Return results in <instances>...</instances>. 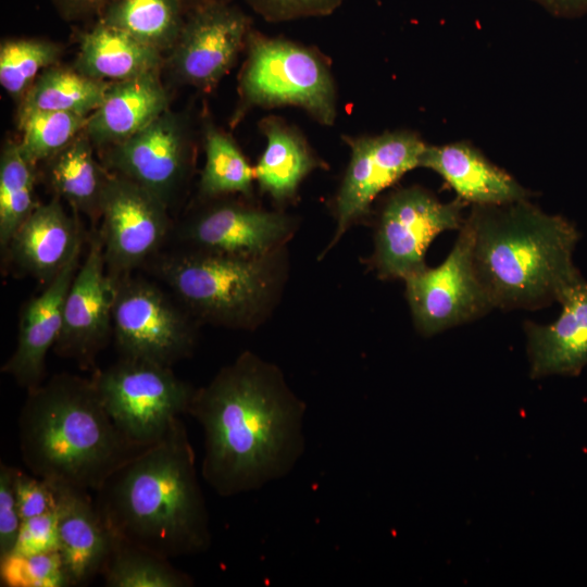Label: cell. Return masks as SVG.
<instances>
[{
    "mask_svg": "<svg viewBox=\"0 0 587 587\" xmlns=\"http://www.w3.org/2000/svg\"><path fill=\"white\" fill-rule=\"evenodd\" d=\"M404 283L414 326L424 337L477 320L494 309L474 267L472 233L465 220L446 260L410 275Z\"/></svg>",
    "mask_w": 587,
    "mask_h": 587,
    "instance_id": "cell-10",
    "label": "cell"
},
{
    "mask_svg": "<svg viewBox=\"0 0 587 587\" xmlns=\"http://www.w3.org/2000/svg\"><path fill=\"white\" fill-rule=\"evenodd\" d=\"M15 494L23 521L54 512L58 495L54 484L38 476H29L17 469Z\"/></svg>",
    "mask_w": 587,
    "mask_h": 587,
    "instance_id": "cell-35",
    "label": "cell"
},
{
    "mask_svg": "<svg viewBox=\"0 0 587 587\" xmlns=\"http://www.w3.org/2000/svg\"><path fill=\"white\" fill-rule=\"evenodd\" d=\"M168 207L133 180L110 173L101 205L107 270L120 278L157 255L170 233Z\"/></svg>",
    "mask_w": 587,
    "mask_h": 587,
    "instance_id": "cell-11",
    "label": "cell"
},
{
    "mask_svg": "<svg viewBox=\"0 0 587 587\" xmlns=\"http://www.w3.org/2000/svg\"><path fill=\"white\" fill-rule=\"evenodd\" d=\"M295 217L240 201H217L186 220L177 232L187 249L260 257L286 247Z\"/></svg>",
    "mask_w": 587,
    "mask_h": 587,
    "instance_id": "cell-14",
    "label": "cell"
},
{
    "mask_svg": "<svg viewBox=\"0 0 587 587\" xmlns=\"http://www.w3.org/2000/svg\"><path fill=\"white\" fill-rule=\"evenodd\" d=\"M110 84L77 70L50 66L21 99L18 114L40 110L89 116L102 103Z\"/></svg>",
    "mask_w": 587,
    "mask_h": 587,
    "instance_id": "cell-27",
    "label": "cell"
},
{
    "mask_svg": "<svg viewBox=\"0 0 587 587\" xmlns=\"http://www.w3.org/2000/svg\"><path fill=\"white\" fill-rule=\"evenodd\" d=\"M248 59L240 76L246 108L297 105L324 125L336 117V91L326 63L299 43L250 29Z\"/></svg>",
    "mask_w": 587,
    "mask_h": 587,
    "instance_id": "cell-6",
    "label": "cell"
},
{
    "mask_svg": "<svg viewBox=\"0 0 587 587\" xmlns=\"http://www.w3.org/2000/svg\"><path fill=\"white\" fill-rule=\"evenodd\" d=\"M16 472L17 467L0 463V561L13 551L23 523L15 494Z\"/></svg>",
    "mask_w": 587,
    "mask_h": 587,
    "instance_id": "cell-34",
    "label": "cell"
},
{
    "mask_svg": "<svg viewBox=\"0 0 587 587\" xmlns=\"http://www.w3.org/2000/svg\"><path fill=\"white\" fill-rule=\"evenodd\" d=\"M52 550H58L55 511L23 521L14 549L9 557H27Z\"/></svg>",
    "mask_w": 587,
    "mask_h": 587,
    "instance_id": "cell-37",
    "label": "cell"
},
{
    "mask_svg": "<svg viewBox=\"0 0 587 587\" xmlns=\"http://www.w3.org/2000/svg\"><path fill=\"white\" fill-rule=\"evenodd\" d=\"M117 280L107 270L100 236H93L65 298L62 328L53 347L58 355L75 360L82 369L93 365L113 333Z\"/></svg>",
    "mask_w": 587,
    "mask_h": 587,
    "instance_id": "cell-15",
    "label": "cell"
},
{
    "mask_svg": "<svg viewBox=\"0 0 587 587\" xmlns=\"http://www.w3.org/2000/svg\"><path fill=\"white\" fill-rule=\"evenodd\" d=\"M57 43L39 38H15L0 46V84L13 98L22 99L46 68L60 59Z\"/></svg>",
    "mask_w": 587,
    "mask_h": 587,
    "instance_id": "cell-32",
    "label": "cell"
},
{
    "mask_svg": "<svg viewBox=\"0 0 587 587\" xmlns=\"http://www.w3.org/2000/svg\"><path fill=\"white\" fill-rule=\"evenodd\" d=\"M305 411L276 364L241 352L195 389L186 413L203 430L202 478L234 497L286 477L305 450Z\"/></svg>",
    "mask_w": 587,
    "mask_h": 587,
    "instance_id": "cell-1",
    "label": "cell"
},
{
    "mask_svg": "<svg viewBox=\"0 0 587 587\" xmlns=\"http://www.w3.org/2000/svg\"><path fill=\"white\" fill-rule=\"evenodd\" d=\"M351 158L334 205L336 229L327 253L350 226L366 217L376 197L409 171L420 167L426 149L410 130L387 132L350 139Z\"/></svg>",
    "mask_w": 587,
    "mask_h": 587,
    "instance_id": "cell-12",
    "label": "cell"
},
{
    "mask_svg": "<svg viewBox=\"0 0 587 587\" xmlns=\"http://www.w3.org/2000/svg\"><path fill=\"white\" fill-rule=\"evenodd\" d=\"M96 494V508L116 540L170 560L210 547L195 452L179 417L160 440L120 465Z\"/></svg>",
    "mask_w": 587,
    "mask_h": 587,
    "instance_id": "cell-2",
    "label": "cell"
},
{
    "mask_svg": "<svg viewBox=\"0 0 587 587\" xmlns=\"http://www.w3.org/2000/svg\"><path fill=\"white\" fill-rule=\"evenodd\" d=\"M465 222L474 267L494 308L546 307L583 277L573 263L575 225L528 199L472 205Z\"/></svg>",
    "mask_w": 587,
    "mask_h": 587,
    "instance_id": "cell-3",
    "label": "cell"
},
{
    "mask_svg": "<svg viewBox=\"0 0 587 587\" xmlns=\"http://www.w3.org/2000/svg\"><path fill=\"white\" fill-rule=\"evenodd\" d=\"M465 205L459 198L441 202L420 186L392 192L375 227L371 263L378 277L404 280L426 267L429 245L439 234L462 227Z\"/></svg>",
    "mask_w": 587,
    "mask_h": 587,
    "instance_id": "cell-9",
    "label": "cell"
},
{
    "mask_svg": "<svg viewBox=\"0 0 587 587\" xmlns=\"http://www.w3.org/2000/svg\"><path fill=\"white\" fill-rule=\"evenodd\" d=\"M54 486L58 550L71 586L83 585L102 573L113 538L86 490Z\"/></svg>",
    "mask_w": 587,
    "mask_h": 587,
    "instance_id": "cell-20",
    "label": "cell"
},
{
    "mask_svg": "<svg viewBox=\"0 0 587 587\" xmlns=\"http://www.w3.org/2000/svg\"><path fill=\"white\" fill-rule=\"evenodd\" d=\"M153 259L154 275L197 321L230 329L260 327L288 277L287 247L260 257L185 248Z\"/></svg>",
    "mask_w": 587,
    "mask_h": 587,
    "instance_id": "cell-5",
    "label": "cell"
},
{
    "mask_svg": "<svg viewBox=\"0 0 587 587\" xmlns=\"http://www.w3.org/2000/svg\"><path fill=\"white\" fill-rule=\"evenodd\" d=\"M558 17L574 18L587 13V0H534Z\"/></svg>",
    "mask_w": 587,
    "mask_h": 587,
    "instance_id": "cell-39",
    "label": "cell"
},
{
    "mask_svg": "<svg viewBox=\"0 0 587 587\" xmlns=\"http://www.w3.org/2000/svg\"><path fill=\"white\" fill-rule=\"evenodd\" d=\"M82 251L21 311L16 347L2 372L27 391L42 384L46 357L60 336L65 298L82 262Z\"/></svg>",
    "mask_w": 587,
    "mask_h": 587,
    "instance_id": "cell-17",
    "label": "cell"
},
{
    "mask_svg": "<svg viewBox=\"0 0 587 587\" xmlns=\"http://www.w3.org/2000/svg\"><path fill=\"white\" fill-rule=\"evenodd\" d=\"M1 583L9 587L71 586L59 550L0 561Z\"/></svg>",
    "mask_w": 587,
    "mask_h": 587,
    "instance_id": "cell-33",
    "label": "cell"
},
{
    "mask_svg": "<svg viewBox=\"0 0 587 587\" xmlns=\"http://www.w3.org/2000/svg\"><path fill=\"white\" fill-rule=\"evenodd\" d=\"M160 71L111 83L102 103L88 116L85 132L103 149L143 129L168 110V96Z\"/></svg>",
    "mask_w": 587,
    "mask_h": 587,
    "instance_id": "cell-22",
    "label": "cell"
},
{
    "mask_svg": "<svg viewBox=\"0 0 587 587\" xmlns=\"http://www.w3.org/2000/svg\"><path fill=\"white\" fill-rule=\"evenodd\" d=\"M36 164L18 142H5L0 155V246L4 250L17 228L39 204L35 198Z\"/></svg>",
    "mask_w": 587,
    "mask_h": 587,
    "instance_id": "cell-28",
    "label": "cell"
},
{
    "mask_svg": "<svg viewBox=\"0 0 587 587\" xmlns=\"http://www.w3.org/2000/svg\"><path fill=\"white\" fill-rule=\"evenodd\" d=\"M232 0H182L186 14L199 10L201 8L217 4V3H230Z\"/></svg>",
    "mask_w": 587,
    "mask_h": 587,
    "instance_id": "cell-40",
    "label": "cell"
},
{
    "mask_svg": "<svg viewBox=\"0 0 587 587\" xmlns=\"http://www.w3.org/2000/svg\"><path fill=\"white\" fill-rule=\"evenodd\" d=\"M561 313L547 325L526 322L532 378L578 375L587 365V282L571 285L558 301Z\"/></svg>",
    "mask_w": 587,
    "mask_h": 587,
    "instance_id": "cell-18",
    "label": "cell"
},
{
    "mask_svg": "<svg viewBox=\"0 0 587 587\" xmlns=\"http://www.w3.org/2000/svg\"><path fill=\"white\" fill-rule=\"evenodd\" d=\"M262 17L283 22L333 13L342 0H246Z\"/></svg>",
    "mask_w": 587,
    "mask_h": 587,
    "instance_id": "cell-36",
    "label": "cell"
},
{
    "mask_svg": "<svg viewBox=\"0 0 587 587\" xmlns=\"http://www.w3.org/2000/svg\"><path fill=\"white\" fill-rule=\"evenodd\" d=\"M46 162L47 180L58 198L76 211L100 217L102 195L110 173L97 161L85 129Z\"/></svg>",
    "mask_w": 587,
    "mask_h": 587,
    "instance_id": "cell-25",
    "label": "cell"
},
{
    "mask_svg": "<svg viewBox=\"0 0 587 587\" xmlns=\"http://www.w3.org/2000/svg\"><path fill=\"white\" fill-rule=\"evenodd\" d=\"M22 459L54 485L97 491L145 447L108 414L92 379L62 373L28 391L18 417Z\"/></svg>",
    "mask_w": 587,
    "mask_h": 587,
    "instance_id": "cell-4",
    "label": "cell"
},
{
    "mask_svg": "<svg viewBox=\"0 0 587 587\" xmlns=\"http://www.w3.org/2000/svg\"><path fill=\"white\" fill-rule=\"evenodd\" d=\"M261 128L266 147L254 166L258 186L278 203L290 201L301 182L323 163L311 152L304 138L282 120L265 118Z\"/></svg>",
    "mask_w": 587,
    "mask_h": 587,
    "instance_id": "cell-24",
    "label": "cell"
},
{
    "mask_svg": "<svg viewBox=\"0 0 587 587\" xmlns=\"http://www.w3.org/2000/svg\"><path fill=\"white\" fill-rule=\"evenodd\" d=\"M420 167L436 172L466 204H504L530 195L513 176L464 141L427 145Z\"/></svg>",
    "mask_w": 587,
    "mask_h": 587,
    "instance_id": "cell-21",
    "label": "cell"
},
{
    "mask_svg": "<svg viewBox=\"0 0 587 587\" xmlns=\"http://www.w3.org/2000/svg\"><path fill=\"white\" fill-rule=\"evenodd\" d=\"M162 53L128 33L98 22L82 35L75 70L107 83L160 71Z\"/></svg>",
    "mask_w": 587,
    "mask_h": 587,
    "instance_id": "cell-23",
    "label": "cell"
},
{
    "mask_svg": "<svg viewBox=\"0 0 587 587\" xmlns=\"http://www.w3.org/2000/svg\"><path fill=\"white\" fill-rule=\"evenodd\" d=\"M109 587H189L193 579L174 567L170 559L113 538L110 557L102 570Z\"/></svg>",
    "mask_w": 587,
    "mask_h": 587,
    "instance_id": "cell-30",
    "label": "cell"
},
{
    "mask_svg": "<svg viewBox=\"0 0 587 587\" xmlns=\"http://www.w3.org/2000/svg\"><path fill=\"white\" fill-rule=\"evenodd\" d=\"M91 379L116 427L142 447L160 440L187 413L195 391L171 366L122 357Z\"/></svg>",
    "mask_w": 587,
    "mask_h": 587,
    "instance_id": "cell-7",
    "label": "cell"
},
{
    "mask_svg": "<svg viewBox=\"0 0 587 587\" xmlns=\"http://www.w3.org/2000/svg\"><path fill=\"white\" fill-rule=\"evenodd\" d=\"M24 157L33 163L47 161L65 148L88 121V116L68 112L34 110L17 114Z\"/></svg>",
    "mask_w": 587,
    "mask_h": 587,
    "instance_id": "cell-31",
    "label": "cell"
},
{
    "mask_svg": "<svg viewBox=\"0 0 587 587\" xmlns=\"http://www.w3.org/2000/svg\"><path fill=\"white\" fill-rule=\"evenodd\" d=\"M250 18L230 3L201 8L186 16L167 65L183 84L212 89L247 43Z\"/></svg>",
    "mask_w": 587,
    "mask_h": 587,
    "instance_id": "cell-16",
    "label": "cell"
},
{
    "mask_svg": "<svg viewBox=\"0 0 587 587\" xmlns=\"http://www.w3.org/2000/svg\"><path fill=\"white\" fill-rule=\"evenodd\" d=\"M60 15L67 21L100 16L112 0H51Z\"/></svg>",
    "mask_w": 587,
    "mask_h": 587,
    "instance_id": "cell-38",
    "label": "cell"
},
{
    "mask_svg": "<svg viewBox=\"0 0 587 587\" xmlns=\"http://www.w3.org/2000/svg\"><path fill=\"white\" fill-rule=\"evenodd\" d=\"M205 163L199 189L201 196L213 199L253 192L254 167H252L234 139L213 126L204 135Z\"/></svg>",
    "mask_w": 587,
    "mask_h": 587,
    "instance_id": "cell-29",
    "label": "cell"
},
{
    "mask_svg": "<svg viewBox=\"0 0 587 587\" xmlns=\"http://www.w3.org/2000/svg\"><path fill=\"white\" fill-rule=\"evenodd\" d=\"M196 321L157 284L129 274L118 278L112 325L122 358L172 367L192 353Z\"/></svg>",
    "mask_w": 587,
    "mask_h": 587,
    "instance_id": "cell-8",
    "label": "cell"
},
{
    "mask_svg": "<svg viewBox=\"0 0 587 587\" xmlns=\"http://www.w3.org/2000/svg\"><path fill=\"white\" fill-rule=\"evenodd\" d=\"M103 164L170 207L191 165V141L183 117L165 111L132 137L104 149Z\"/></svg>",
    "mask_w": 587,
    "mask_h": 587,
    "instance_id": "cell-13",
    "label": "cell"
},
{
    "mask_svg": "<svg viewBox=\"0 0 587 587\" xmlns=\"http://www.w3.org/2000/svg\"><path fill=\"white\" fill-rule=\"evenodd\" d=\"M186 16L182 0H112L98 20L163 53L175 46Z\"/></svg>",
    "mask_w": 587,
    "mask_h": 587,
    "instance_id": "cell-26",
    "label": "cell"
},
{
    "mask_svg": "<svg viewBox=\"0 0 587 587\" xmlns=\"http://www.w3.org/2000/svg\"><path fill=\"white\" fill-rule=\"evenodd\" d=\"M83 242L79 222L54 198L36 207L4 251L21 270L47 285L83 250Z\"/></svg>",
    "mask_w": 587,
    "mask_h": 587,
    "instance_id": "cell-19",
    "label": "cell"
}]
</instances>
